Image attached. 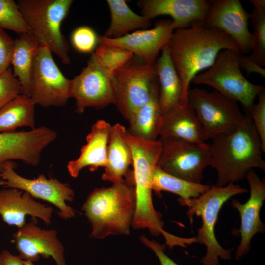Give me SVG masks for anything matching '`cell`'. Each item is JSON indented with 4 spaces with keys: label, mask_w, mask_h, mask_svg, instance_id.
I'll return each instance as SVG.
<instances>
[{
    "label": "cell",
    "mask_w": 265,
    "mask_h": 265,
    "mask_svg": "<svg viewBox=\"0 0 265 265\" xmlns=\"http://www.w3.org/2000/svg\"><path fill=\"white\" fill-rule=\"evenodd\" d=\"M71 98L76 102V112L87 107L100 109L114 104L115 84L113 74L104 69L92 53L80 74L71 80Z\"/></svg>",
    "instance_id": "obj_12"
},
{
    "label": "cell",
    "mask_w": 265,
    "mask_h": 265,
    "mask_svg": "<svg viewBox=\"0 0 265 265\" xmlns=\"http://www.w3.org/2000/svg\"><path fill=\"white\" fill-rule=\"evenodd\" d=\"M175 30L173 21L160 20L152 29L136 30L117 38L99 36L98 45L117 46L130 51L147 64H154L162 48L169 42Z\"/></svg>",
    "instance_id": "obj_15"
},
{
    "label": "cell",
    "mask_w": 265,
    "mask_h": 265,
    "mask_svg": "<svg viewBox=\"0 0 265 265\" xmlns=\"http://www.w3.org/2000/svg\"><path fill=\"white\" fill-rule=\"evenodd\" d=\"M72 0H19L17 3L31 33L41 45L54 53L65 65L70 64L69 46L61 26Z\"/></svg>",
    "instance_id": "obj_6"
},
{
    "label": "cell",
    "mask_w": 265,
    "mask_h": 265,
    "mask_svg": "<svg viewBox=\"0 0 265 265\" xmlns=\"http://www.w3.org/2000/svg\"><path fill=\"white\" fill-rule=\"evenodd\" d=\"M111 22L104 36L117 38L131 31L147 29L151 24L149 19L133 12L124 0H107Z\"/></svg>",
    "instance_id": "obj_27"
},
{
    "label": "cell",
    "mask_w": 265,
    "mask_h": 265,
    "mask_svg": "<svg viewBox=\"0 0 265 265\" xmlns=\"http://www.w3.org/2000/svg\"><path fill=\"white\" fill-rule=\"evenodd\" d=\"M93 53L99 63L112 73L128 64L134 56L127 49L105 44H99Z\"/></svg>",
    "instance_id": "obj_31"
},
{
    "label": "cell",
    "mask_w": 265,
    "mask_h": 265,
    "mask_svg": "<svg viewBox=\"0 0 265 265\" xmlns=\"http://www.w3.org/2000/svg\"><path fill=\"white\" fill-rule=\"evenodd\" d=\"M0 265H34L31 262L22 259L6 250L0 253Z\"/></svg>",
    "instance_id": "obj_39"
},
{
    "label": "cell",
    "mask_w": 265,
    "mask_h": 265,
    "mask_svg": "<svg viewBox=\"0 0 265 265\" xmlns=\"http://www.w3.org/2000/svg\"><path fill=\"white\" fill-rule=\"evenodd\" d=\"M132 60L113 73L115 84L114 104L127 120L159 89L155 64H136Z\"/></svg>",
    "instance_id": "obj_9"
},
{
    "label": "cell",
    "mask_w": 265,
    "mask_h": 265,
    "mask_svg": "<svg viewBox=\"0 0 265 265\" xmlns=\"http://www.w3.org/2000/svg\"><path fill=\"white\" fill-rule=\"evenodd\" d=\"M160 140L162 150L158 166L172 176L200 183L204 169L210 164L211 144L172 138Z\"/></svg>",
    "instance_id": "obj_11"
},
{
    "label": "cell",
    "mask_w": 265,
    "mask_h": 265,
    "mask_svg": "<svg viewBox=\"0 0 265 265\" xmlns=\"http://www.w3.org/2000/svg\"><path fill=\"white\" fill-rule=\"evenodd\" d=\"M71 80L56 64L52 52L40 45L33 61L29 97L35 104L48 107L65 105L71 98Z\"/></svg>",
    "instance_id": "obj_10"
},
{
    "label": "cell",
    "mask_w": 265,
    "mask_h": 265,
    "mask_svg": "<svg viewBox=\"0 0 265 265\" xmlns=\"http://www.w3.org/2000/svg\"><path fill=\"white\" fill-rule=\"evenodd\" d=\"M248 190L235 183H230L223 187L212 186L197 198L187 200L178 199L179 203L188 207L187 212L192 221L195 215L200 216L202 224L197 230L195 237L196 242L205 245L207 252L200 262L204 265H219V258L229 260L230 249L223 248L218 242L215 234V227L220 209L232 197L247 193Z\"/></svg>",
    "instance_id": "obj_5"
},
{
    "label": "cell",
    "mask_w": 265,
    "mask_h": 265,
    "mask_svg": "<svg viewBox=\"0 0 265 265\" xmlns=\"http://www.w3.org/2000/svg\"><path fill=\"white\" fill-rule=\"evenodd\" d=\"M167 46L182 81L181 102L185 103H188V94L193 78L212 66L222 51L232 49L241 53L238 45L229 36L207 26L204 22L175 29Z\"/></svg>",
    "instance_id": "obj_1"
},
{
    "label": "cell",
    "mask_w": 265,
    "mask_h": 265,
    "mask_svg": "<svg viewBox=\"0 0 265 265\" xmlns=\"http://www.w3.org/2000/svg\"><path fill=\"white\" fill-rule=\"evenodd\" d=\"M111 127L103 120H98L92 126L86 136V143L82 147L79 157L67 164V170L71 177H77L86 167L94 171L99 167H106Z\"/></svg>",
    "instance_id": "obj_22"
},
{
    "label": "cell",
    "mask_w": 265,
    "mask_h": 265,
    "mask_svg": "<svg viewBox=\"0 0 265 265\" xmlns=\"http://www.w3.org/2000/svg\"><path fill=\"white\" fill-rule=\"evenodd\" d=\"M135 209L133 171H130L121 182L95 188L82 207L92 226L90 235L98 239L111 235H129Z\"/></svg>",
    "instance_id": "obj_3"
},
{
    "label": "cell",
    "mask_w": 265,
    "mask_h": 265,
    "mask_svg": "<svg viewBox=\"0 0 265 265\" xmlns=\"http://www.w3.org/2000/svg\"><path fill=\"white\" fill-rule=\"evenodd\" d=\"M16 167V164L12 161L6 164L0 174V186L26 192L32 197L54 205L58 209V216L63 219L75 216V210L67 204L75 198L74 192L68 185L55 178H47L43 174L34 179L25 178L15 172Z\"/></svg>",
    "instance_id": "obj_13"
},
{
    "label": "cell",
    "mask_w": 265,
    "mask_h": 265,
    "mask_svg": "<svg viewBox=\"0 0 265 265\" xmlns=\"http://www.w3.org/2000/svg\"><path fill=\"white\" fill-rule=\"evenodd\" d=\"M47 145L46 133L40 127L27 131L0 133V174L6 164L13 160L37 166Z\"/></svg>",
    "instance_id": "obj_18"
},
{
    "label": "cell",
    "mask_w": 265,
    "mask_h": 265,
    "mask_svg": "<svg viewBox=\"0 0 265 265\" xmlns=\"http://www.w3.org/2000/svg\"><path fill=\"white\" fill-rule=\"evenodd\" d=\"M248 13L239 0H210V6L204 23L219 29L229 36L238 45L242 54L250 53L252 33Z\"/></svg>",
    "instance_id": "obj_14"
},
{
    "label": "cell",
    "mask_w": 265,
    "mask_h": 265,
    "mask_svg": "<svg viewBox=\"0 0 265 265\" xmlns=\"http://www.w3.org/2000/svg\"><path fill=\"white\" fill-rule=\"evenodd\" d=\"M250 187V197L244 203L232 199L231 205L238 212L241 224L238 232L241 241L235 253V259H240L249 252L251 241L257 233L265 232V226L260 219V210L265 199V183L252 170L245 178Z\"/></svg>",
    "instance_id": "obj_17"
},
{
    "label": "cell",
    "mask_w": 265,
    "mask_h": 265,
    "mask_svg": "<svg viewBox=\"0 0 265 265\" xmlns=\"http://www.w3.org/2000/svg\"><path fill=\"white\" fill-rule=\"evenodd\" d=\"M249 115L260 139L263 153H265V90L257 96Z\"/></svg>",
    "instance_id": "obj_35"
},
{
    "label": "cell",
    "mask_w": 265,
    "mask_h": 265,
    "mask_svg": "<svg viewBox=\"0 0 265 265\" xmlns=\"http://www.w3.org/2000/svg\"><path fill=\"white\" fill-rule=\"evenodd\" d=\"M246 114L234 131L212 139L210 166L217 173L216 186L240 181L254 168L265 170L260 138L250 115Z\"/></svg>",
    "instance_id": "obj_2"
},
{
    "label": "cell",
    "mask_w": 265,
    "mask_h": 265,
    "mask_svg": "<svg viewBox=\"0 0 265 265\" xmlns=\"http://www.w3.org/2000/svg\"><path fill=\"white\" fill-rule=\"evenodd\" d=\"M13 237L22 259L34 263L41 255L52 257L57 265H66L64 247L56 230L42 229L31 221L19 228Z\"/></svg>",
    "instance_id": "obj_16"
},
{
    "label": "cell",
    "mask_w": 265,
    "mask_h": 265,
    "mask_svg": "<svg viewBox=\"0 0 265 265\" xmlns=\"http://www.w3.org/2000/svg\"><path fill=\"white\" fill-rule=\"evenodd\" d=\"M127 130L116 123L111 127L107 147V164L102 178L116 184L124 181L133 163L131 148L127 141Z\"/></svg>",
    "instance_id": "obj_23"
},
{
    "label": "cell",
    "mask_w": 265,
    "mask_h": 265,
    "mask_svg": "<svg viewBox=\"0 0 265 265\" xmlns=\"http://www.w3.org/2000/svg\"><path fill=\"white\" fill-rule=\"evenodd\" d=\"M139 239L144 245L155 253L161 265H179L165 253V245L159 244L154 240H150L145 235L141 236Z\"/></svg>",
    "instance_id": "obj_37"
},
{
    "label": "cell",
    "mask_w": 265,
    "mask_h": 265,
    "mask_svg": "<svg viewBox=\"0 0 265 265\" xmlns=\"http://www.w3.org/2000/svg\"><path fill=\"white\" fill-rule=\"evenodd\" d=\"M53 209L33 199L29 194L19 189L6 188L0 190V215L9 225L19 228L25 224V217L38 218L51 223Z\"/></svg>",
    "instance_id": "obj_20"
},
{
    "label": "cell",
    "mask_w": 265,
    "mask_h": 265,
    "mask_svg": "<svg viewBox=\"0 0 265 265\" xmlns=\"http://www.w3.org/2000/svg\"><path fill=\"white\" fill-rule=\"evenodd\" d=\"M249 1L253 6L249 18L253 29L250 54L248 57L263 67L265 66V0Z\"/></svg>",
    "instance_id": "obj_30"
},
{
    "label": "cell",
    "mask_w": 265,
    "mask_h": 265,
    "mask_svg": "<svg viewBox=\"0 0 265 265\" xmlns=\"http://www.w3.org/2000/svg\"><path fill=\"white\" fill-rule=\"evenodd\" d=\"M241 53L232 49L222 51L213 64L197 74L191 83L210 86L227 98L239 102L249 114L254 100L265 89L249 81L241 71L238 61Z\"/></svg>",
    "instance_id": "obj_7"
},
{
    "label": "cell",
    "mask_w": 265,
    "mask_h": 265,
    "mask_svg": "<svg viewBox=\"0 0 265 265\" xmlns=\"http://www.w3.org/2000/svg\"><path fill=\"white\" fill-rule=\"evenodd\" d=\"M21 93V84L11 68L0 74V109Z\"/></svg>",
    "instance_id": "obj_34"
},
{
    "label": "cell",
    "mask_w": 265,
    "mask_h": 265,
    "mask_svg": "<svg viewBox=\"0 0 265 265\" xmlns=\"http://www.w3.org/2000/svg\"><path fill=\"white\" fill-rule=\"evenodd\" d=\"M238 61L241 68H243L247 73V75L249 76L252 73H256L262 77H265V70L253 61H251L248 57L241 53L238 54Z\"/></svg>",
    "instance_id": "obj_38"
},
{
    "label": "cell",
    "mask_w": 265,
    "mask_h": 265,
    "mask_svg": "<svg viewBox=\"0 0 265 265\" xmlns=\"http://www.w3.org/2000/svg\"><path fill=\"white\" fill-rule=\"evenodd\" d=\"M159 83V101L162 113L181 102L182 83L170 57L167 45L155 62Z\"/></svg>",
    "instance_id": "obj_24"
},
{
    "label": "cell",
    "mask_w": 265,
    "mask_h": 265,
    "mask_svg": "<svg viewBox=\"0 0 265 265\" xmlns=\"http://www.w3.org/2000/svg\"><path fill=\"white\" fill-rule=\"evenodd\" d=\"M188 102L200 123L206 140L234 131L246 118L237 102L215 90L190 88Z\"/></svg>",
    "instance_id": "obj_8"
},
{
    "label": "cell",
    "mask_w": 265,
    "mask_h": 265,
    "mask_svg": "<svg viewBox=\"0 0 265 265\" xmlns=\"http://www.w3.org/2000/svg\"><path fill=\"white\" fill-rule=\"evenodd\" d=\"M35 105L30 97L20 94L0 109V133L23 127L35 128Z\"/></svg>",
    "instance_id": "obj_28"
},
{
    "label": "cell",
    "mask_w": 265,
    "mask_h": 265,
    "mask_svg": "<svg viewBox=\"0 0 265 265\" xmlns=\"http://www.w3.org/2000/svg\"><path fill=\"white\" fill-rule=\"evenodd\" d=\"M137 4L141 9L142 15L150 20L158 16H170L176 29L204 22L210 0H141Z\"/></svg>",
    "instance_id": "obj_19"
},
{
    "label": "cell",
    "mask_w": 265,
    "mask_h": 265,
    "mask_svg": "<svg viewBox=\"0 0 265 265\" xmlns=\"http://www.w3.org/2000/svg\"><path fill=\"white\" fill-rule=\"evenodd\" d=\"M40 45L31 33L20 34L14 40L11 60L12 69L21 84V94L29 97L33 61Z\"/></svg>",
    "instance_id": "obj_25"
},
{
    "label": "cell",
    "mask_w": 265,
    "mask_h": 265,
    "mask_svg": "<svg viewBox=\"0 0 265 265\" xmlns=\"http://www.w3.org/2000/svg\"><path fill=\"white\" fill-rule=\"evenodd\" d=\"M98 38L93 29L82 26L73 30L70 39L72 46L78 52L92 54L98 46Z\"/></svg>",
    "instance_id": "obj_33"
},
{
    "label": "cell",
    "mask_w": 265,
    "mask_h": 265,
    "mask_svg": "<svg viewBox=\"0 0 265 265\" xmlns=\"http://www.w3.org/2000/svg\"><path fill=\"white\" fill-rule=\"evenodd\" d=\"M159 89L149 101L138 109L128 120V132L131 135L148 141H155L159 135L162 111L159 101Z\"/></svg>",
    "instance_id": "obj_26"
},
{
    "label": "cell",
    "mask_w": 265,
    "mask_h": 265,
    "mask_svg": "<svg viewBox=\"0 0 265 265\" xmlns=\"http://www.w3.org/2000/svg\"><path fill=\"white\" fill-rule=\"evenodd\" d=\"M210 186L185 180L169 174L158 165L155 168L152 181V190L156 192L168 191L178 195L179 199L187 200L197 198L207 191Z\"/></svg>",
    "instance_id": "obj_29"
},
{
    "label": "cell",
    "mask_w": 265,
    "mask_h": 265,
    "mask_svg": "<svg viewBox=\"0 0 265 265\" xmlns=\"http://www.w3.org/2000/svg\"><path fill=\"white\" fill-rule=\"evenodd\" d=\"M0 28L18 33H31L19 10L17 2L0 0Z\"/></svg>",
    "instance_id": "obj_32"
},
{
    "label": "cell",
    "mask_w": 265,
    "mask_h": 265,
    "mask_svg": "<svg viewBox=\"0 0 265 265\" xmlns=\"http://www.w3.org/2000/svg\"><path fill=\"white\" fill-rule=\"evenodd\" d=\"M13 46L14 40L0 28V74L10 68Z\"/></svg>",
    "instance_id": "obj_36"
},
{
    "label": "cell",
    "mask_w": 265,
    "mask_h": 265,
    "mask_svg": "<svg viewBox=\"0 0 265 265\" xmlns=\"http://www.w3.org/2000/svg\"><path fill=\"white\" fill-rule=\"evenodd\" d=\"M127 141L131 148L134 170L136 209L132 226L135 229H147L153 236L162 234L166 244L172 248L179 237L165 231L161 214L156 211L152 200V181L162 150L160 140L148 141L127 132Z\"/></svg>",
    "instance_id": "obj_4"
},
{
    "label": "cell",
    "mask_w": 265,
    "mask_h": 265,
    "mask_svg": "<svg viewBox=\"0 0 265 265\" xmlns=\"http://www.w3.org/2000/svg\"><path fill=\"white\" fill-rule=\"evenodd\" d=\"M159 135L196 143L205 142L200 123L188 103L181 102L161 116Z\"/></svg>",
    "instance_id": "obj_21"
}]
</instances>
